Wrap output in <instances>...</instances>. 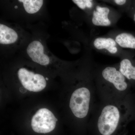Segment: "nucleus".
Here are the masks:
<instances>
[{
    "instance_id": "13",
    "label": "nucleus",
    "mask_w": 135,
    "mask_h": 135,
    "mask_svg": "<svg viewBox=\"0 0 135 135\" xmlns=\"http://www.w3.org/2000/svg\"><path fill=\"white\" fill-rule=\"evenodd\" d=\"M73 2L82 9L91 8L93 6L92 1L90 0H74Z\"/></svg>"
},
{
    "instance_id": "8",
    "label": "nucleus",
    "mask_w": 135,
    "mask_h": 135,
    "mask_svg": "<svg viewBox=\"0 0 135 135\" xmlns=\"http://www.w3.org/2000/svg\"><path fill=\"white\" fill-rule=\"evenodd\" d=\"M18 35L14 29L6 25L0 24V43L8 45L15 43L17 40Z\"/></svg>"
},
{
    "instance_id": "11",
    "label": "nucleus",
    "mask_w": 135,
    "mask_h": 135,
    "mask_svg": "<svg viewBox=\"0 0 135 135\" xmlns=\"http://www.w3.org/2000/svg\"><path fill=\"white\" fill-rule=\"evenodd\" d=\"M133 62L131 58H125L120 65V71L129 80H135V65Z\"/></svg>"
},
{
    "instance_id": "4",
    "label": "nucleus",
    "mask_w": 135,
    "mask_h": 135,
    "mask_svg": "<svg viewBox=\"0 0 135 135\" xmlns=\"http://www.w3.org/2000/svg\"><path fill=\"white\" fill-rule=\"evenodd\" d=\"M18 76L23 86L31 92H40L46 88V79L41 74L21 68L18 71Z\"/></svg>"
},
{
    "instance_id": "14",
    "label": "nucleus",
    "mask_w": 135,
    "mask_h": 135,
    "mask_svg": "<svg viewBox=\"0 0 135 135\" xmlns=\"http://www.w3.org/2000/svg\"><path fill=\"white\" fill-rule=\"evenodd\" d=\"M114 2L117 5H122L126 4V3L127 2V1L126 0H115L114 1Z\"/></svg>"
},
{
    "instance_id": "15",
    "label": "nucleus",
    "mask_w": 135,
    "mask_h": 135,
    "mask_svg": "<svg viewBox=\"0 0 135 135\" xmlns=\"http://www.w3.org/2000/svg\"><path fill=\"white\" fill-rule=\"evenodd\" d=\"M133 20H134V21L135 22V11L134 12V15H133Z\"/></svg>"
},
{
    "instance_id": "10",
    "label": "nucleus",
    "mask_w": 135,
    "mask_h": 135,
    "mask_svg": "<svg viewBox=\"0 0 135 135\" xmlns=\"http://www.w3.org/2000/svg\"><path fill=\"white\" fill-rule=\"evenodd\" d=\"M115 41L121 47L135 49V35L128 33H122L116 36Z\"/></svg>"
},
{
    "instance_id": "5",
    "label": "nucleus",
    "mask_w": 135,
    "mask_h": 135,
    "mask_svg": "<svg viewBox=\"0 0 135 135\" xmlns=\"http://www.w3.org/2000/svg\"><path fill=\"white\" fill-rule=\"evenodd\" d=\"M26 52L35 62L43 66L48 65L50 63L49 57L44 53L43 45L39 41H33L29 44Z\"/></svg>"
},
{
    "instance_id": "9",
    "label": "nucleus",
    "mask_w": 135,
    "mask_h": 135,
    "mask_svg": "<svg viewBox=\"0 0 135 135\" xmlns=\"http://www.w3.org/2000/svg\"><path fill=\"white\" fill-rule=\"evenodd\" d=\"M115 40L112 38H99L95 39L94 45L98 50L106 49L112 54H115L118 51Z\"/></svg>"
},
{
    "instance_id": "3",
    "label": "nucleus",
    "mask_w": 135,
    "mask_h": 135,
    "mask_svg": "<svg viewBox=\"0 0 135 135\" xmlns=\"http://www.w3.org/2000/svg\"><path fill=\"white\" fill-rule=\"evenodd\" d=\"M57 121V119L50 110L42 108L37 111L32 118V128L36 133H49L55 129Z\"/></svg>"
},
{
    "instance_id": "6",
    "label": "nucleus",
    "mask_w": 135,
    "mask_h": 135,
    "mask_svg": "<svg viewBox=\"0 0 135 135\" xmlns=\"http://www.w3.org/2000/svg\"><path fill=\"white\" fill-rule=\"evenodd\" d=\"M102 75L105 79L112 83L114 87L120 91H123L127 88L126 77L115 68H106L103 70Z\"/></svg>"
},
{
    "instance_id": "1",
    "label": "nucleus",
    "mask_w": 135,
    "mask_h": 135,
    "mask_svg": "<svg viewBox=\"0 0 135 135\" xmlns=\"http://www.w3.org/2000/svg\"><path fill=\"white\" fill-rule=\"evenodd\" d=\"M119 118V112L117 107L112 105L105 106L98 122V130L101 134H112L117 128Z\"/></svg>"
},
{
    "instance_id": "2",
    "label": "nucleus",
    "mask_w": 135,
    "mask_h": 135,
    "mask_svg": "<svg viewBox=\"0 0 135 135\" xmlns=\"http://www.w3.org/2000/svg\"><path fill=\"white\" fill-rule=\"evenodd\" d=\"M90 98V92L86 88H80L73 93L70 99V107L76 117L83 118L87 116Z\"/></svg>"
},
{
    "instance_id": "7",
    "label": "nucleus",
    "mask_w": 135,
    "mask_h": 135,
    "mask_svg": "<svg viewBox=\"0 0 135 135\" xmlns=\"http://www.w3.org/2000/svg\"><path fill=\"white\" fill-rule=\"evenodd\" d=\"M110 12L109 8L97 6L93 12L92 23L97 26H108L111 22L108 18Z\"/></svg>"
},
{
    "instance_id": "12",
    "label": "nucleus",
    "mask_w": 135,
    "mask_h": 135,
    "mask_svg": "<svg viewBox=\"0 0 135 135\" xmlns=\"http://www.w3.org/2000/svg\"><path fill=\"white\" fill-rule=\"evenodd\" d=\"M18 1L23 3L25 11L30 14L38 12L41 8L44 2L42 0H19Z\"/></svg>"
}]
</instances>
